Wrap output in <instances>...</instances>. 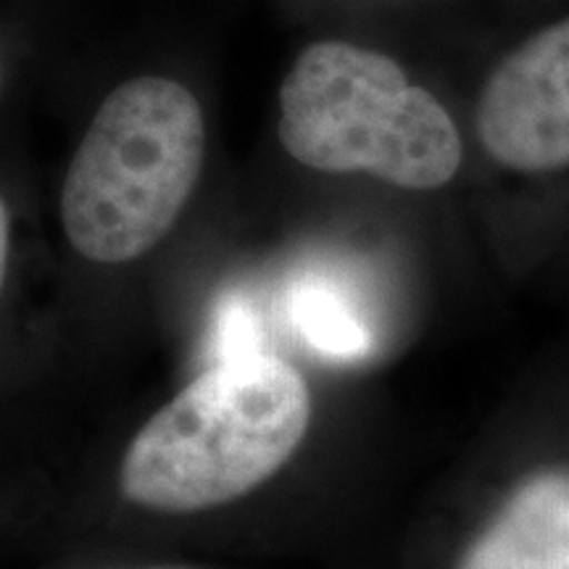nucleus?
<instances>
[{
    "label": "nucleus",
    "instance_id": "nucleus-4",
    "mask_svg": "<svg viewBox=\"0 0 569 569\" xmlns=\"http://www.w3.org/2000/svg\"><path fill=\"white\" fill-rule=\"evenodd\" d=\"M478 138L490 159L515 172L569 167V19L498 63L480 92Z\"/></svg>",
    "mask_w": 569,
    "mask_h": 569
},
{
    "label": "nucleus",
    "instance_id": "nucleus-1",
    "mask_svg": "<svg viewBox=\"0 0 569 569\" xmlns=\"http://www.w3.org/2000/svg\"><path fill=\"white\" fill-rule=\"evenodd\" d=\"M311 415L303 375L280 356L217 361L134 432L119 465V493L153 515L227 507L296 457Z\"/></svg>",
    "mask_w": 569,
    "mask_h": 569
},
{
    "label": "nucleus",
    "instance_id": "nucleus-7",
    "mask_svg": "<svg viewBox=\"0 0 569 569\" xmlns=\"http://www.w3.org/2000/svg\"><path fill=\"white\" fill-rule=\"evenodd\" d=\"M9 259H11V211L0 198V296H3L6 274H9Z\"/></svg>",
    "mask_w": 569,
    "mask_h": 569
},
{
    "label": "nucleus",
    "instance_id": "nucleus-2",
    "mask_svg": "<svg viewBox=\"0 0 569 569\" xmlns=\"http://www.w3.org/2000/svg\"><path fill=\"white\" fill-rule=\"evenodd\" d=\"M206 161L198 98L169 77L113 88L77 146L61 184V227L90 264L122 267L174 230Z\"/></svg>",
    "mask_w": 569,
    "mask_h": 569
},
{
    "label": "nucleus",
    "instance_id": "nucleus-6",
    "mask_svg": "<svg viewBox=\"0 0 569 569\" xmlns=\"http://www.w3.org/2000/svg\"><path fill=\"white\" fill-rule=\"evenodd\" d=\"M298 325L317 348L332 356H361L369 346L367 330L346 303L325 290H311L298 301Z\"/></svg>",
    "mask_w": 569,
    "mask_h": 569
},
{
    "label": "nucleus",
    "instance_id": "nucleus-5",
    "mask_svg": "<svg viewBox=\"0 0 569 569\" xmlns=\"http://www.w3.org/2000/svg\"><path fill=\"white\" fill-rule=\"evenodd\" d=\"M457 569H569V469L522 482Z\"/></svg>",
    "mask_w": 569,
    "mask_h": 569
},
{
    "label": "nucleus",
    "instance_id": "nucleus-8",
    "mask_svg": "<svg viewBox=\"0 0 569 569\" xmlns=\"http://www.w3.org/2000/svg\"><path fill=\"white\" fill-rule=\"evenodd\" d=\"M103 569H201V567H190V565H127V567H103Z\"/></svg>",
    "mask_w": 569,
    "mask_h": 569
},
{
    "label": "nucleus",
    "instance_id": "nucleus-3",
    "mask_svg": "<svg viewBox=\"0 0 569 569\" xmlns=\"http://www.w3.org/2000/svg\"><path fill=\"white\" fill-rule=\"evenodd\" d=\"M277 138L290 159L327 174H369L407 190L457 177L461 138L430 90L386 53L315 42L280 84Z\"/></svg>",
    "mask_w": 569,
    "mask_h": 569
}]
</instances>
